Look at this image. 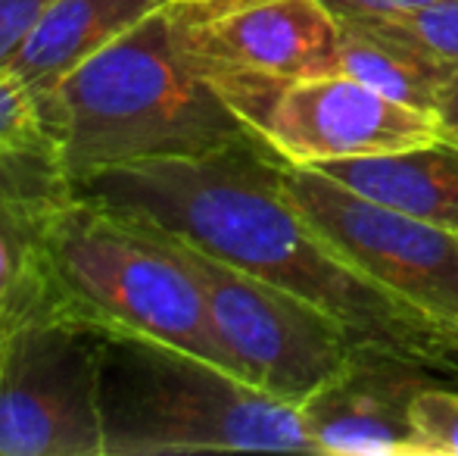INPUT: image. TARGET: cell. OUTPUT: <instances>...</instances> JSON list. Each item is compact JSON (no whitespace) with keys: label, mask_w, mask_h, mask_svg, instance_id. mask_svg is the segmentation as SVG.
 Here are the masks:
<instances>
[{"label":"cell","mask_w":458,"mask_h":456,"mask_svg":"<svg viewBox=\"0 0 458 456\" xmlns=\"http://www.w3.org/2000/svg\"><path fill=\"white\" fill-rule=\"evenodd\" d=\"M175 6H225V4H241V0H169Z\"/></svg>","instance_id":"obj_21"},{"label":"cell","mask_w":458,"mask_h":456,"mask_svg":"<svg viewBox=\"0 0 458 456\" xmlns=\"http://www.w3.org/2000/svg\"><path fill=\"white\" fill-rule=\"evenodd\" d=\"M337 16V22H384V19L411 16L449 0H321Z\"/></svg>","instance_id":"obj_19"},{"label":"cell","mask_w":458,"mask_h":456,"mask_svg":"<svg viewBox=\"0 0 458 456\" xmlns=\"http://www.w3.org/2000/svg\"><path fill=\"white\" fill-rule=\"evenodd\" d=\"M337 75L356 79L371 91L399 104L434 113L440 88L449 82V69L424 60L405 44L380 35L365 25L340 22Z\"/></svg>","instance_id":"obj_14"},{"label":"cell","mask_w":458,"mask_h":456,"mask_svg":"<svg viewBox=\"0 0 458 456\" xmlns=\"http://www.w3.org/2000/svg\"><path fill=\"white\" fill-rule=\"evenodd\" d=\"M443 375L359 347L344 372L300 403L315 451L331 456H428L411 428V400Z\"/></svg>","instance_id":"obj_10"},{"label":"cell","mask_w":458,"mask_h":456,"mask_svg":"<svg viewBox=\"0 0 458 456\" xmlns=\"http://www.w3.org/2000/svg\"><path fill=\"white\" fill-rule=\"evenodd\" d=\"M41 110L19 75L0 69V157L44 141Z\"/></svg>","instance_id":"obj_17"},{"label":"cell","mask_w":458,"mask_h":456,"mask_svg":"<svg viewBox=\"0 0 458 456\" xmlns=\"http://www.w3.org/2000/svg\"><path fill=\"white\" fill-rule=\"evenodd\" d=\"M250 132L284 163L325 166L384 157L443 134L434 113L399 104L346 75H315L277 88Z\"/></svg>","instance_id":"obj_9"},{"label":"cell","mask_w":458,"mask_h":456,"mask_svg":"<svg viewBox=\"0 0 458 456\" xmlns=\"http://www.w3.org/2000/svg\"><path fill=\"white\" fill-rule=\"evenodd\" d=\"M16 323V319H4L0 316V350H4V341H6V335H10V325Z\"/></svg>","instance_id":"obj_22"},{"label":"cell","mask_w":458,"mask_h":456,"mask_svg":"<svg viewBox=\"0 0 458 456\" xmlns=\"http://www.w3.org/2000/svg\"><path fill=\"white\" fill-rule=\"evenodd\" d=\"M106 338L54 304L10 325L0 350V456H103Z\"/></svg>","instance_id":"obj_5"},{"label":"cell","mask_w":458,"mask_h":456,"mask_svg":"<svg viewBox=\"0 0 458 456\" xmlns=\"http://www.w3.org/2000/svg\"><path fill=\"white\" fill-rule=\"evenodd\" d=\"M47 6L50 0H0V69H10Z\"/></svg>","instance_id":"obj_18"},{"label":"cell","mask_w":458,"mask_h":456,"mask_svg":"<svg viewBox=\"0 0 458 456\" xmlns=\"http://www.w3.org/2000/svg\"><path fill=\"white\" fill-rule=\"evenodd\" d=\"M165 4L169 0H50L31 35L13 56L10 73L19 75L38 100L63 75Z\"/></svg>","instance_id":"obj_12"},{"label":"cell","mask_w":458,"mask_h":456,"mask_svg":"<svg viewBox=\"0 0 458 456\" xmlns=\"http://www.w3.org/2000/svg\"><path fill=\"white\" fill-rule=\"evenodd\" d=\"M281 188L346 260L428 316L458 325V231L365 197L312 166H281Z\"/></svg>","instance_id":"obj_7"},{"label":"cell","mask_w":458,"mask_h":456,"mask_svg":"<svg viewBox=\"0 0 458 456\" xmlns=\"http://www.w3.org/2000/svg\"><path fill=\"white\" fill-rule=\"evenodd\" d=\"M281 166L262 141H241L199 157L113 166L72 188L309 300L359 347L458 382V325L428 316L352 266L290 203Z\"/></svg>","instance_id":"obj_1"},{"label":"cell","mask_w":458,"mask_h":456,"mask_svg":"<svg viewBox=\"0 0 458 456\" xmlns=\"http://www.w3.org/2000/svg\"><path fill=\"white\" fill-rule=\"evenodd\" d=\"M411 428L428 456H458V391L428 384L411 400Z\"/></svg>","instance_id":"obj_16"},{"label":"cell","mask_w":458,"mask_h":456,"mask_svg":"<svg viewBox=\"0 0 458 456\" xmlns=\"http://www.w3.org/2000/svg\"><path fill=\"white\" fill-rule=\"evenodd\" d=\"M178 44L206 82L253 79L290 85L337 75L340 22L321 0L169 4Z\"/></svg>","instance_id":"obj_8"},{"label":"cell","mask_w":458,"mask_h":456,"mask_svg":"<svg viewBox=\"0 0 458 456\" xmlns=\"http://www.w3.org/2000/svg\"><path fill=\"white\" fill-rule=\"evenodd\" d=\"M312 169L403 213L458 231V138L440 134L384 157L337 159Z\"/></svg>","instance_id":"obj_13"},{"label":"cell","mask_w":458,"mask_h":456,"mask_svg":"<svg viewBox=\"0 0 458 456\" xmlns=\"http://www.w3.org/2000/svg\"><path fill=\"white\" fill-rule=\"evenodd\" d=\"M172 244L203 288L212 331L234 372L266 394L300 407L309 394L344 372L359 350L350 331L309 300L228 266L178 237H172Z\"/></svg>","instance_id":"obj_6"},{"label":"cell","mask_w":458,"mask_h":456,"mask_svg":"<svg viewBox=\"0 0 458 456\" xmlns=\"http://www.w3.org/2000/svg\"><path fill=\"white\" fill-rule=\"evenodd\" d=\"M47 304L113 335L182 347L234 372L199 281L165 231L69 191L44 219Z\"/></svg>","instance_id":"obj_4"},{"label":"cell","mask_w":458,"mask_h":456,"mask_svg":"<svg viewBox=\"0 0 458 456\" xmlns=\"http://www.w3.org/2000/svg\"><path fill=\"white\" fill-rule=\"evenodd\" d=\"M38 110L69 182L259 141L187 60L169 4L63 75Z\"/></svg>","instance_id":"obj_2"},{"label":"cell","mask_w":458,"mask_h":456,"mask_svg":"<svg viewBox=\"0 0 458 456\" xmlns=\"http://www.w3.org/2000/svg\"><path fill=\"white\" fill-rule=\"evenodd\" d=\"M352 25H365V29L380 31V35L393 38V41L421 54L424 60L437 63V66L449 69V73H458V0L411 13V16Z\"/></svg>","instance_id":"obj_15"},{"label":"cell","mask_w":458,"mask_h":456,"mask_svg":"<svg viewBox=\"0 0 458 456\" xmlns=\"http://www.w3.org/2000/svg\"><path fill=\"white\" fill-rule=\"evenodd\" d=\"M434 116H437V122H440L446 138H458V73L449 75V82L440 88Z\"/></svg>","instance_id":"obj_20"},{"label":"cell","mask_w":458,"mask_h":456,"mask_svg":"<svg viewBox=\"0 0 458 456\" xmlns=\"http://www.w3.org/2000/svg\"><path fill=\"white\" fill-rule=\"evenodd\" d=\"M100 413L103 456L318 453L300 407L266 394L212 359L140 335L109 331Z\"/></svg>","instance_id":"obj_3"},{"label":"cell","mask_w":458,"mask_h":456,"mask_svg":"<svg viewBox=\"0 0 458 456\" xmlns=\"http://www.w3.org/2000/svg\"><path fill=\"white\" fill-rule=\"evenodd\" d=\"M72 191L50 138L0 157V316L47 304L44 219Z\"/></svg>","instance_id":"obj_11"}]
</instances>
